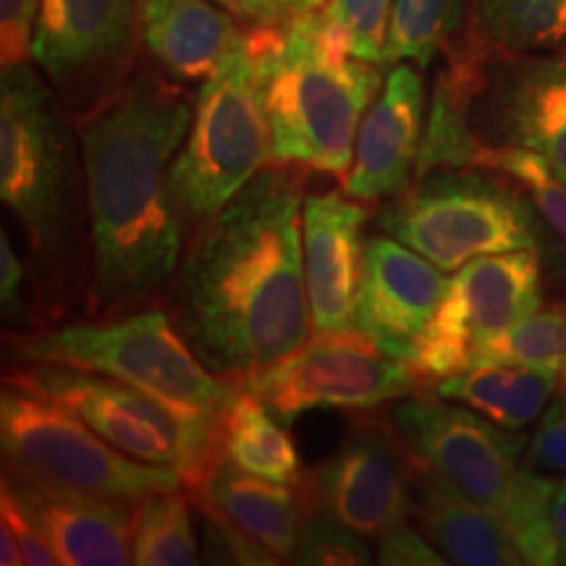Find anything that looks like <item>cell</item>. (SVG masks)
<instances>
[{"instance_id":"1","label":"cell","mask_w":566,"mask_h":566,"mask_svg":"<svg viewBox=\"0 0 566 566\" xmlns=\"http://www.w3.org/2000/svg\"><path fill=\"white\" fill-rule=\"evenodd\" d=\"M302 208V168L271 163L184 244L168 313L202 365L231 384L271 370L313 334Z\"/></svg>"},{"instance_id":"2","label":"cell","mask_w":566,"mask_h":566,"mask_svg":"<svg viewBox=\"0 0 566 566\" xmlns=\"http://www.w3.org/2000/svg\"><path fill=\"white\" fill-rule=\"evenodd\" d=\"M192 116L184 84L139 63L108 103L76 122L92 239L87 317L166 302L187 244L168 174Z\"/></svg>"},{"instance_id":"3","label":"cell","mask_w":566,"mask_h":566,"mask_svg":"<svg viewBox=\"0 0 566 566\" xmlns=\"http://www.w3.org/2000/svg\"><path fill=\"white\" fill-rule=\"evenodd\" d=\"M0 200L24 233L34 331L87 317L92 239L80 129L38 63L0 76Z\"/></svg>"},{"instance_id":"4","label":"cell","mask_w":566,"mask_h":566,"mask_svg":"<svg viewBox=\"0 0 566 566\" xmlns=\"http://www.w3.org/2000/svg\"><path fill=\"white\" fill-rule=\"evenodd\" d=\"M244 34L263 84L271 163L346 181L359 126L384 90V66L354 59L323 9Z\"/></svg>"},{"instance_id":"5","label":"cell","mask_w":566,"mask_h":566,"mask_svg":"<svg viewBox=\"0 0 566 566\" xmlns=\"http://www.w3.org/2000/svg\"><path fill=\"white\" fill-rule=\"evenodd\" d=\"M9 365H63L122 380L189 412L218 415L239 384L197 357L168 310L87 317L40 331H6Z\"/></svg>"},{"instance_id":"6","label":"cell","mask_w":566,"mask_h":566,"mask_svg":"<svg viewBox=\"0 0 566 566\" xmlns=\"http://www.w3.org/2000/svg\"><path fill=\"white\" fill-rule=\"evenodd\" d=\"M506 176L491 168H433L391 197L378 229L422 254L441 271L516 250H541L535 205Z\"/></svg>"},{"instance_id":"7","label":"cell","mask_w":566,"mask_h":566,"mask_svg":"<svg viewBox=\"0 0 566 566\" xmlns=\"http://www.w3.org/2000/svg\"><path fill=\"white\" fill-rule=\"evenodd\" d=\"M3 384L69 409L126 457L171 467L189 493L221 459V412H189L122 380L63 365H9Z\"/></svg>"},{"instance_id":"8","label":"cell","mask_w":566,"mask_h":566,"mask_svg":"<svg viewBox=\"0 0 566 566\" xmlns=\"http://www.w3.org/2000/svg\"><path fill=\"white\" fill-rule=\"evenodd\" d=\"M271 166V122L258 66L242 30L195 101V116L171 163V195L189 231L229 205Z\"/></svg>"},{"instance_id":"9","label":"cell","mask_w":566,"mask_h":566,"mask_svg":"<svg viewBox=\"0 0 566 566\" xmlns=\"http://www.w3.org/2000/svg\"><path fill=\"white\" fill-rule=\"evenodd\" d=\"M0 449L3 467L71 491L142 501L150 493L184 488L171 467L126 457L69 409L6 384L0 394Z\"/></svg>"},{"instance_id":"10","label":"cell","mask_w":566,"mask_h":566,"mask_svg":"<svg viewBox=\"0 0 566 566\" xmlns=\"http://www.w3.org/2000/svg\"><path fill=\"white\" fill-rule=\"evenodd\" d=\"M543 307V254L516 250L488 254L449 279L436 315L424 325L409 365L424 388L470 370L491 338Z\"/></svg>"},{"instance_id":"11","label":"cell","mask_w":566,"mask_h":566,"mask_svg":"<svg viewBox=\"0 0 566 566\" xmlns=\"http://www.w3.org/2000/svg\"><path fill=\"white\" fill-rule=\"evenodd\" d=\"M244 388L258 396L283 424L313 409L375 412L378 407L424 391L412 365L380 349L359 328L310 336L304 346Z\"/></svg>"},{"instance_id":"12","label":"cell","mask_w":566,"mask_h":566,"mask_svg":"<svg viewBox=\"0 0 566 566\" xmlns=\"http://www.w3.org/2000/svg\"><path fill=\"white\" fill-rule=\"evenodd\" d=\"M142 0H40L34 63L71 116H90L139 69Z\"/></svg>"},{"instance_id":"13","label":"cell","mask_w":566,"mask_h":566,"mask_svg":"<svg viewBox=\"0 0 566 566\" xmlns=\"http://www.w3.org/2000/svg\"><path fill=\"white\" fill-rule=\"evenodd\" d=\"M391 422L409 459L464 499L504 514L522 472L527 436L430 388L394 401Z\"/></svg>"},{"instance_id":"14","label":"cell","mask_w":566,"mask_h":566,"mask_svg":"<svg viewBox=\"0 0 566 566\" xmlns=\"http://www.w3.org/2000/svg\"><path fill=\"white\" fill-rule=\"evenodd\" d=\"M313 514L378 541L412 520V459L391 417L363 412L336 451L302 478Z\"/></svg>"},{"instance_id":"15","label":"cell","mask_w":566,"mask_h":566,"mask_svg":"<svg viewBox=\"0 0 566 566\" xmlns=\"http://www.w3.org/2000/svg\"><path fill=\"white\" fill-rule=\"evenodd\" d=\"M470 116L483 145L537 153L566 181V48L488 55Z\"/></svg>"},{"instance_id":"16","label":"cell","mask_w":566,"mask_h":566,"mask_svg":"<svg viewBox=\"0 0 566 566\" xmlns=\"http://www.w3.org/2000/svg\"><path fill=\"white\" fill-rule=\"evenodd\" d=\"M0 485L9 488L21 509L38 522L61 566L134 564L132 543L139 501L71 491L11 467H3Z\"/></svg>"},{"instance_id":"17","label":"cell","mask_w":566,"mask_h":566,"mask_svg":"<svg viewBox=\"0 0 566 566\" xmlns=\"http://www.w3.org/2000/svg\"><path fill=\"white\" fill-rule=\"evenodd\" d=\"M449 279L394 237L365 242L357 294V328L394 357H412L424 325L436 315Z\"/></svg>"},{"instance_id":"18","label":"cell","mask_w":566,"mask_h":566,"mask_svg":"<svg viewBox=\"0 0 566 566\" xmlns=\"http://www.w3.org/2000/svg\"><path fill=\"white\" fill-rule=\"evenodd\" d=\"M367 218L365 202L338 189L304 197L302 263L317 334L357 328Z\"/></svg>"},{"instance_id":"19","label":"cell","mask_w":566,"mask_h":566,"mask_svg":"<svg viewBox=\"0 0 566 566\" xmlns=\"http://www.w3.org/2000/svg\"><path fill=\"white\" fill-rule=\"evenodd\" d=\"M424 134V76L415 63H394L367 111L344 192L363 202L391 200L412 184Z\"/></svg>"},{"instance_id":"20","label":"cell","mask_w":566,"mask_h":566,"mask_svg":"<svg viewBox=\"0 0 566 566\" xmlns=\"http://www.w3.org/2000/svg\"><path fill=\"white\" fill-rule=\"evenodd\" d=\"M237 21L212 0H142V53L168 80L202 84L237 45Z\"/></svg>"},{"instance_id":"21","label":"cell","mask_w":566,"mask_h":566,"mask_svg":"<svg viewBox=\"0 0 566 566\" xmlns=\"http://www.w3.org/2000/svg\"><path fill=\"white\" fill-rule=\"evenodd\" d=\"M412 520L459 566H520L525 564L504 516L464 499L433 472L412 462Z\"/></svg>"},{"instance_id":"22","label":"cell","mask_w":566,"mask_h":566,"mask_svg":"<svg viewBox=\"0 0 566 566\" xmlns=\"http://www.w3.org/2000/svg\"><path fill=\"white\" fill-rule=\"evenodd\" d=\"M192 495L221 509L233 525L286 564H292L304 522L313 514L302 483L286 485L250 475L223 457Z\"/></svg>"},{"instance_id":"23","label":"cell","mask_w":566,"mask_h":566,"mask_svg":"<svg viewBox=\"0 0 566 566\" xmlns=\"http://www.w3.org/2000/svg\"><path fill=\"white\" fill-rule=\"evenodd\" d=\"M558 388L556 375L514 363H478L470 370L438 380L433 391L443 399L475 409L501 428L522 430L541 415Z\"/></svg>"},{"instance_id":"24","label":"cell","mask_w":566,"mask_h":566,"mask_svg":"<svg viewBox=\"0 0 566 566\" xmlns=\"http://www.w3.org/2000/svg\"><path fill=\"white\" fill-rule=\"evenodd\" d=\"M218 424H221V457L239 470L273 483H302L304 472L292 436L250 388L237 386L218 415Z\"/></svg>"},{"instance_id":"25","label":"cell","mask_w":566,"mask_h":566,"mask_svg":"<svg viewBox=\"0 0 566 566\" xmlns=\"http://www.w3.org/2000/svg\"><path fill=\"white\" fill-rule=\"evenodd\" d=\"M464 38L488 55L566 48V0H467Z\"/></svg>"},{"instance_id":"26","label":"cell","mask_w":566,"mask_h":566,"mask_svg":"<svg viewBox=\"0 0 566 566\" xmlns=\"http://www.w3.org/2000/svg\"><path fill=\"white\" fill-rule=\"evenodd\" d=\"M467 0H394L384 66L430 69L464 34Z\"/></svg>"},{"instance_id":"27","label":"cell","mask_w":566,"mask_h":566,"mask_svg":"<svg viewBox=\"0 0 566 566\" xmlns=\"http://www.w3.org/2000/svg\"><path fill=\"white\" fill-rule=\"evenodd\" d=\"M187 488L145 495L137 504L132 556L139 566H195L202 562L197 548L192 509Z\"/></svg>"},{"instance_id":"28","label":"cell","mask_w":566,"mask_h":566,"mask_svg":"<svg viewBox=\"0 0 566 566\" xmlns=\"http://www.w3.org/2000/svg\"><path fill=\"white\" fill-rule=\"evenodd\" d=\"M478 363H514L556 375L566 388V300L535 310L488 342ZM475 363V365H478Z\"/></svg>"},{"instance_id":"29","label":"cell","mask_w":566,"mask_h":566,"mask_svg":"<svg viewBox=\"0 0 566 566\" xmlns=\"http://www.w3.org/2000/svg\"><path fill=\"white\" fill-rule=\"evenodd\" d=\"M475 166L512 179L530 197L543 223L554 231L566 258V181L537 153L522 147H488L478 155Z\"/></svg>"},{"instance_id":"30","label":"cell","mask_w":566,"mask_h":566,"mask_svg":"<svg viewBox=\"0 0 566 566\" xmlns=\"http://www.w3.org/2000/svg\"><path fill=\"white\" fill-rule=\"evenodd\" d=\"M554 485V475H541L522 467L512 499L501 514L525 556V564H556V546L548 525V501Z\"/></svg>"},{"instance_id":"31","label":"cell","mask_w":566,"mask_h":566,"mask_svg":"<svg viewBox=\"0 0 566 566\" xmlns=\"http://www.w3.org/2000/svg\"><path fill=\"white\" fill-rule=\"evenodd\" d=\"M394 0H325V21L354 59L384 66Z\"/></svg>"},{"instance_id":"32","label":"cell","mask_w":566,"mask_h":566,"mask_svg":"<svg viewBox=\"0 0 566 566\" xmlns=\"http://www.w3.org/2000/svg\"><path fill=\"white\" fill-rule=\"evenodd\" d=\"M370 537L354 533L323 514H310L304 522L292 564L304 566H365L375 564Z\"/></svg>"},{"instance_id":"33","label":"cell","mask_w":566,"mask_h":566,"mask_svg":"<svg viewBox=\"0 0 566 566\" xmlns=\"http://www.w3.org/2000/svg\"><path fill=\"white\" fill-rule=\"evenodd\" d=\"M192 495V493H189ZM192 504L200 514L202 527V562L205 564H244V566H275L281 564L279 556H273L265 546H260L254 537L244 530H239L226 516L221 509H216L210 501L192 495Z\"/></svg>"},{"instance_id":"34","label":"cell","mask_w":566,"mask_h":566,"mask_svg":"<svg viewBox=\"0 0 566 566\" xmlns=\"http://www.w3.org/2000/svg\"><path fill=\"white\" fill-rule=\"evenodd\" d=\"M0 564L3 566H59V556L38 522L21 509L13 493L0 485Z\"/></svg>"},{"instance_id":"35","label":"cell","mask_w":566,"mask_h":566,"mask_svg":"<svg viewBox=\"0 0 566 566\" xmlns=\"http://www.w3.org/2000/svg\"><path fill=\"white\" fill-rule=\"evenodd\" d=\"M0 313L6 331H34L32 304V275L30 265L19 258L9 229H0Z\"/></svg>"},{"instance_id":"36","label":"cell","mask_w":566,"mask_h":566,"mask_svg":"<svg viewBox=\"0 0 566 566\" xmlns=\"http://www.w3.org/2000/svg\"><path fill=\"white\" fill-rule=\"evenodd\" d=\"M522 467L541 475H566V388H558L554 401L541 415L535 436L522 454Z\"/></svg>"},{"instance_id":"37","label":"cell","mask_w":566,"mask_h":566,"mask_svg":"<svg viewBox=\"0 0 566 566\" xmlns=\"http://www.w3.org/2000/svg\"><path fill=\"white\" fill-rule=\"evenodd\" d=\"M40 0H0V69L34 63Z\"/></svg>"},{"instance_id":"38","label":"cell","mask_w":566,"mask_h":566,"mask_svg":"<svg viewBox=\"0 0 566 566\" xmlns=\"http://www.w3.org/2000/svg\"><path fill=\"white\" fill-rule=\"evenodd\" d=\"M375 564L388 566H443L449 564L428 535L420 527H412L409 522H401L378 537L375 548Z\"/></svg>"},{"instance_id":"39","label":"cell","mask_w":566,"mask_h":566,"mask_svg":"<svg viewBox=\"0 0 566 566\" xmlns=\"http://www.w3.org/2000/svg\"><path fill=\"white\" fill-rule=\"evenodd\" d=\"M212 3L244 21L247 27L281 24V21H289L294 13H300L296 0H212Z\"/></svg>"},{"instance_id":"40","label":"cell","mask_w":566,"mask_h":566,"mask_svg":"<svg viewBox=\"0 0 566 566\" xmlns=\"http://www.w3.org/2000/svg\"><path fill=\"white\" fill-rule=\"evenodd\" d=\"M548 525L556 546V564H566V475L556 480L548 501Z\"/></svg>"},{"instance_id":"41","label":"cell","mask_w":566,"mask_h":566,"mask_svg":"<svg viewBox=\"0 0 566 566\" xmlns=\"http://www.w3.org/2000/svg\"><path fill=\"white\" fill-rule=\"evenodd\" d=\"M300 11H310V9H323L325 0H296Z\"/></svg>"}]
</instances>
